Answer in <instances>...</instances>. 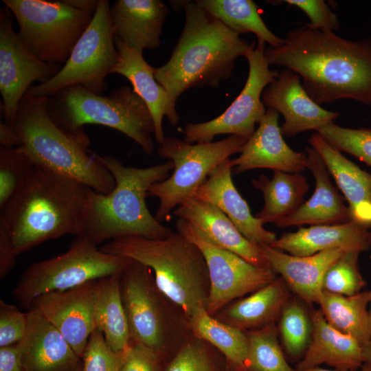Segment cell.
Returning <instances> with one entry per match:
<instances>
[{
    "label": "cell",
    "mask_w": 371,
    "mask_h": 371,
    "mask_svg": "<svg viewBox=\"0 0 371 371\" xmlns=\"http://www.w3.org/2000/svg\"><path fill=\"white\" fill-rule=\"evenodd\" d=\"M48 97L27 93L19 105L12 124L19 133L20 148L35 166L78 181L98 193L115 186L111 173L89 154V138L73 135L58 126L47 111Z\"/></svg>",
    "instance_id": "5b68a950"
},
{
    "label": "cell",
    "mask_w": 371,
    "mask_h": 371,
    "mask_svg": "<svg viewBox=\"0 0 371 371\" xmlns=\"http://www.w3.org/2000/svg\"><path fill=\"white\" fill-rule=\"evenodd\" d=\"M161 355L153 349L131 343L120 371H159Z\"/></svg>",
    "instance_id": "ee69618b"
},
{
    "label": "cell",
    "mask_w": 371,
    "mask_h": 371,
    "mask_svg": "<svg viewBox=\"0 0 371 371\" xmlns=\"http://www.w3.org/2000/svg\"><path fill=\"white\" fill-rule=\"evenodd\" d=\"M120 274L102 278L98 294L94 322L113 351L127 350L131 345L126 315L120 292Z\"/></svg>",
    "instance_id": "1f68e13d"
},
{
    "label": "cell",
    "mask_w": 371,
    "mask_h": 371,
    "mask_svg": "<svg viewBox=\"0 0 371 371\" xmlns=\"http://www.w3.org/2000/svg\"><path fill=\"white\" fill-rule=\"evenodd\" d=\"M47 111L58 126L73 135L88 138L84 125L105 126L132 139L146 155L153 153V116L128 86L117 88L108 95L96 94L81 85L67 87L48 97Z\"/></svg>",
    "instance_id": "52a82bcc"
},
{
    "label": "cell",
    "mask_w": 371,
    "mask_h": 371,
    "mask_svg": "<svg viewBox=\"0 0 371 371\" xmlns=\"http://www.w3.org/2000/svg\"><path fill=\"white\" fill-rule=\"evenodd\" d=\"M67 4L71 6L82 10L83 12H89L91 14H95L100 0H64Z\"/></svg>",
    "instance_id": "c3c4849f"
},
{
    "label": "cell",
    "mask_w": 371,
    "mask_h": 371,
    "mask_svg": "<svg viewBox=\"0 0 371 371\" xmlns=\"http://www.w3.org/2000/svg\"><path fill=\"white\" fill-rule=\"evenodd\" d=\"M269 245L297 256H312L335 248L361 253L371 247V233L353 221L341 225H316L284 233Z\"/></svg>",
    "instance_id": "d4e9b609"
},
{
    "label": "cell",
    "mask_w": 371,
    "mask_h": 371,
    "mask_svg": "<svg viewBox=\"0 0 371 371\" xmlns=\"http://www.w3.org/2000/svg\"><path fill=\"white\" fill-rule=\"evenodd\" d=\"M35 164L20 147L0 146V210L23 187Z\"/></svg>",
    "instance_id": "d590c367"
},
{
    "label": "cell",
    "mask_w": 371,
    "mask_h": 371,
    "mask_svg": "<svg viewBox=\"0 0 371 371\" xmlns=\"http://www.w3.org/2000/svg\"><path fill=\"white\" fill-rule=\"evenodd\" d=\"M363 356L365 363L371 367V341L370 343L363 348Z\"/></svg>",
    "instance_id": "681fc988"
},
{
    "label": "cell",
    "mask_w": 371,
    "mask_h": 371,
    "mask_svg": "<svg viewBox=\"0 0 371 371\" xmlns=\"http://www.w3.org/2000/svg\"><path fill=\"white\" fill-rule=\"evenodd\" d=\"M370 233H371V231H370Z\"/></svg>",
    "instance_id": "9f6ffc18"
},
{
    "label": "cell",
    "mask_w": 371,
    "mask_h": 371,
    "mask_svg": "<svg viewBox=\"0 0 371 371\" xmlns=\"http://www.w3.org/2000/svg\"><path fill=\"white\" fill-rule=\"evenodd\" d=\"M370 107H371V104H370Z\"/></svg>",
    "instance_id": "11a10c76"
},
{
    "label": "cell",
    "mask_w": 371,
    "mask_h": 371,
    "mask_svg": "<svg viewBox=\"0 0 371 371\" xmlns=\"http://www.w3.org/2000/svg\"><path fill=\"white\" fill-rule=\"evenodd\" d=\"M269 65L297 74L319 105L340 99L371 104V36L348 40L307 24L291 30L278 47L265 52Z\"/></svg>",
    "instance_id": "6da1fadb"
},
{
    "label": "cell",
    "mask_w": 371,
    "mask_h": 371,
    "mask_svg": "<svg viewBox=\"0 0 371 371\" xmlns=\"http://www.w3.org/2000/svg\"><path fill=\"white\" fill-rule=\"evenodd\" d=\"M273 270L278 272L291 290L309 304L319 303L324 276L346 251L335 248L312 256H297L260 245Z\"/></svg>",
    "instance_id": "484cf974"
},
{
    "label": "cell",
    "mask_w": 371,
    "mask_h": 371,
    "mask_svg": "<svg viewBox=\"0 0 371 371\" xmlns=\"http://www.w3.org/2000/svg\"><path fill=\"white\" fill-rule=\"evenodd\" d=\"M177 232L194 244L205 258L210 289L205 309L213 315L229 302L254 293L275 280L272 269L256 267L205 239L188 222L178 218Z\"/></svg>",
    "instance_id": "4fadbf2b"
},
{
    "label": "cell",
    "mask_w": 371,
    "mask_h": 371,
    "mask_svg": "<svg viewBox=\"0 0 371 371\" xmlns=\"http://www.w3.org/2000/svg\"><path fill=\"white\" fill-rule=\"evenodd\" d=\"M247 139L232 135L218 142L192 144L177 137H165L157 154L173 162L174 171L166 180L148 189V196L159 200L155 218L159 222L168 221L171 211L193 198L209 175L229 157L240 152Z\"/></svg>",
    "instance_id": "9c48e42d"
},
{
    "label": "cell",
    "mask_w": 371,
    "mask_h": 371,
    "mask_svg": "<svg viewBox=\"0 0 371 371\" xmlns=\"http://www.w3.org/2000/svg\"><path fill=\"white\" fill-rule=\"evenodd\" d=\"M251 183L263 194L264 206L255 215L263 225L276 223L293 214L304 203L309 188L306 178L300 172L280 170H273L271 179L262 175L254 179Z\"/></svg>",
    "instance_id": "f1b7e54d"
},
{
    "label": "cell",
    "mask_w": 371,
    "mask_h": 371,
    "mask_svg": "<svg viewBox=\"0 0 371 371\" xmlns=\"http://www.w3.org/2000/svg\"><path fill=\"white\" fill-rule=\"evenodd\" d=\"M16 254L5 227L0 223V278H5L14 267Z\"/></svg>",
    "instance_id": "f6af8a7d"
},
{
    "label": "cell",
    "mask_w": 371,
    "mask_h": 371,
    "mask_svg": "<svg viewBox=\"0 0 371 371\" xmlns=\"http://www.w3.org/2000/svg\"><path fill=\"white\" fill-rule=\"evenodd\" d=\"M287 297L282 281L275 279L225 309L221 321L241 330L262 328L274 323L286 305Z\"/></svg>",
    "instance_id": "4dcf8cb0"
},
{
    "label": "cell",
    "mask_w": 371,
    "mask_h": 371,
    "mask_svg": "<svg viewBox=\"0 0 371 371\" xmlns=\"http://www.w3.org/2000/svg\"><path fill=\"white\" fill-rule=\"evenodd\" d=\"M311 331V325L304 308L295 302L286 304L281 312L280 332L289 355L296 357L306 351Z\"/></svg>",
    "instance_id": "74e56055"
},
{
    "label": "cell",
    "mask_w": 371,
    "mask_h": 371,
    "mask_svg": "<svg viewBox=\"0 0 371 371\" xmlns=\"http://www.w3.org/2000/svg\"><path fill=\"white\" fill-rule=\"evenodd\" d=\"M165 371H212V367L203 344L192 341L180 349Z\"/></svg>",
    "instance_id": "b9f144b4"
},
{
    "label": "cell",
    "mask_w": 371,
    "mask_h": 371,
    "mask_svg": "<svg viewBox=\"0 0 371 371\" xmlns=\"http://www.w3.org/2000/svg\"><path fill=\"white\" fill-rule=\"evenodd\" d=\"M247 337V371H296L285 360L278 344L274 323L251 331Z\"/></svg>",
    "instance_id": "e575fe53"
},
{
    "label": "cell",
    "mask_w": 371,
    "mask_h": 371,
    "mask_svg": "<svg viewBox=\"0 0 371 371\" xmlns=\"http://www.w3.org/2000/svg\"><path fill=\"white\" fill-rule=\"evenodd\" d=\"M266 43L258 40L256 47L245 55L249 74L245 85L232 103L219 116L201 123H188L181 130L188 143L211 142L220 134H231L249 139L255 131V124L261 122L267 109L262 101L265 89L278 75L269 69L265 52Z\"/></svg>",
    "instance_id": "7c38bea8"
},
{
    "label": "cell",
    "mask_w": 371,
    "mask_h": 371,
    "mask_svg": "<svg viewBox=\"0 0 371 371\" xmlns=\"http://www.w3.org/2000/svg\"><path fill=\"white\" fill-rule=\"evenodd\" d=\"M296 371H342V370H326V369H322V368L315 367V368H310V369H307V370H296ZM360 371H363L362 369H361Z\"/></svg>",
    "instance_id": "f907efd6"
},
{
    "label": "cell",
    "mask_w": 371,
    "mask_h": 371,
    "mask_svg": "<svg viewBox=\"0 0 371 371\" xmlns=\"http://www.w3.org/2000/svg\"><path fill=\"white\" fill-rule=\"evenodd\" d=\"M174 214L191 224L209 243L231 251L261 268L272 269L260 245L247 239L216 205L188 199L174 210Z\"/></svg>",
    "instance_id": "d6986e66"
},
{
    "label": "cell",
    "mask_w": 371,
    "mask_h": 371,
    "mask_svg": "<svg viewBox=\"0 0 371 371\" xmlns=\"http://www.w3.org/2000/svg\"><path fill=\"white\" fill-rule=\"evenodd\" d=\"M127 350L113 351L107 346L102 333L95 329L82 358V371H120Z\"/></svg>",
    "instance_id": "ab89813d"
},
{
    "label": "cell",
    "mask_w": 371,
    "mask_h": 371,
    "mask_svg": "<svg viewBox=\"0 0 371 371\" xmlns=\"http://www.w3.org/2000/svg\"><path fill=\"white\" fill-rule=\"evenodd\" d=\"M179 3L185 11L183 30L168 61L154 68L157 81L176 100L190 88L218 87L231 76L236 58L255 46L196 1Z\"/></svg>",
    "instance_id": "3957f363"
},
{
    "label": "cell",
    "mask_w": 371,
    "mask_h": 371,
    "mask_svg": "<svg viewBox=\"0 0 371 371\" xmlns=\"http://www.w3.org/2000/svg\"><path fill=\"white\" fill-rule=\"evenodd\" d=\"M311 339L296 370H303L324 363L342 371H356L365 363L363 348L326 320L321 310L311 313Z\"/></svg>",
    "instance_id": "83f0119b"
},
{
    "label": "cell",
    "mask_w": 371,
    "mask_h": 371,
    "mask_svg": "<svg viewBox=\"0 0 371 371\" xmlns=\"http://www.w3.org/2000/svg\"><path fill=\"white\" fill-rule=\"evenodd\" d=\"M317 133L339 151L371 166V128H351L331 123L320 128Z\"/></svg>",
    "instance_id": "f35d334b"
},
{
    "label": "cell",
    "mask_w": 371,
    "mask_h": 371,
    "mask_svg": "<svg viewBox=\"0 0 371 371\" xmlns=\"http://www.w3.org/2000/svg\"><path fill=\"white\" fill-rule=\"evenodd\" d=\"M370 259H371V256H370ZM370 302H371V300H370ZM370 318H371V306H370Z\"/></svg>",
    "instance_id": "db71d44e"
},
{
    "label": "cell",
    "mask_w": 371,
    "mask_h": 371,
    "mask_svg": "<svg viewBox=\"0 0 371 371\" xmlns=\"http://www.w3.org/2000/svg\"><path fill=\"white\" fill-rule=\"evenodd\" d=\"M114 41L118 58L112 73L127 78L134 92L146 104L154 121V137L160 145L165 138L164 117L166 116L172 125H177L179 122L177 100L157 81L154 67L146 62L142 53L127 47L117 38H114Z\"/></svg>",
    "instance_id": "44dd1931"
},
{
    "label": "cell",
    "mask_w": 371,
    "mask_h": 371,
    "mask_svg": "<svg viewBox=\"0 0 371 371\" xmlns=\"http://www.w3.org/2000/svg\"><path fill=\"white\" fill-rule=\"evenodd\" d=\"M240 153L239 157L232 159L235 174L257 168L294 173L306 168V153L296 152L287 145L278 125V113L271 109H267Z\"/></svg>",
    "instance_id": "ac0fdd59"
},
{
    "label": "cell",
    "mask_w": 371,
    "mask_h": 371,
    "mask_svg": "<svg viewBox=\"0 0 371 371\" xmlns=\"http://www.w3.org/2000/svg\"><path fill=\"white\" fill-rule=\"evenodd\" d=\"M13 14L0 9V93L4 122L12 124L21 100L34 82L44 83L55 76L60 65L37 58L13 29Z\"/></svg>",
    "instance_id": "5bb4252c"
},
{
    "label": "cell",
    "mask_w": 371,
    "mask_h": 371,
    "mask_svg": "<svg viewBox=\"0 0 371 371\" xmlns=\"http://www.w3.org/2000/svg\"><path fill=\"white\" fill-rule=\"evenodd\" d=\"M370 300L371 291L345 296L323 290L318 304L331 326L353 337L364 348L371 341V318L367 311Z\"/></svg>",
    "instance_id": "f546056e"
},
{
    "label": "cell",
    "mask_w": 371,
    "mask_h": 371,
    "mask_svg": "<svg viewBox=\"0 0 371 371\" xmlns=\"http://www.w3.org/2000/svg\"><path fill=\"white\" fill-rule=\"evenodd\" d=\"M0 371H23L16 344L0 348Z\"/></svg>",
    "instance_id": "bcb514c9"
},
{
    "label": "cell",
    "mask_w": 371,
    "mask_h": 371,
    "mask_svg": "<svg viewBox=\"0 0 371 371\" xmlns=\"http://www.w3.org/2000/svg\"><path fill=\"white\" fill-rule=\"evenodd\" d=\"M196 3L231 30L254 33L257 40L278 47L284 39L274 34L262 19L257 5L251 0H196Z\"/></svg>",
    "instance_id": "836d02e7"
},
{
    "label": "cell",
    "mask_w": 371,
    "mask_h": 371,
    "mask_svg": "<svg viewBox=\"0 0 371 371\" xmlns=\"http://www.w3.org/2000/svg\"><path fill=\"white\" fill-rule=\"evenodd\" d=\"M95 156L113 175L115 186L108 194L89 189L79 236L98 245L127 236L160 239L172 234L169 227L151 214L146 198L152 185L169 177L173 162L168 160L147 168H135L124 166L112 156Z\"/></svg>",
    "instance_id": "277c9868"
},
{
    "label": "cell",
    "mask_w": 371,
    "mask_h": 371,
    "mask_svg": "<svg viewBox=\"0 0 371 371\" xmlns=\"http://www.w3.org/2000/svg\"><path fill=\"white\" fill-rule=\"evenodd\" d=\"M308 143L319 155L348 203L352 220L371 227V174L345 157L318 133Z\"/></svg>",
    "instance_id": "4316f807"
},
{
    "label": "cell",
    "mask_w": 371,
    "mask_h": 371,
    "mask_svg": "<svg viewBox=\"0 0 371 371\" xmlns=\"http://www.w3.org/2000/svg\"><path fill=\"white\" fill-rule=\"evenodd\" d=\"M26 313V331L16 344L23 371H74L82 359L61 333L37 308Z\"/></svg>",
    "instance_id": "ffe728a7"
},
{
    "label": "cell",
    "mask_w": 371,
    "mask_h": 371,
    "mask_svg": "<svg viewBox=\"0 0 371 371\" xmlns=\"http://www.w3.org/2000/svg\"><path fill=\"white\" fill-rule=\"evenodd\" d=\"M0 144L1 146L8 148L20 147L21 146V136L12 124L1 121Z\"/></svg>",
    "instance_id": "7dc6e473"
},
{
    "label": "cell",
    "mask_w": 371,
    "mask_h": 371,
    "mask_svg": "<svg viewBox=\"0 0 371 371\" xmlns=\"http://www.w3.org/2000/svg\"><path fill=\"white\" fill-rule=\"evenodd\" d=\"M133 260L102 251L83 236H76L60 255L36 262L23 273L12 295L29 310L38 296L71 289L91 280L122 273Z\"/></svg>",
    "instance_id": "ba28073f"
},
{
    "label": "cell",
    "mask_w": 371,
    "mask_h": 371,
    "mask_svg": "<svg viewBox=\"0 0 371 371\" xmlns=\"http://www.w3.org/2000/svg\"><path fill=\"white\" fill-rule=\"evenodd\" d=\"M232 168V159L223 161L209 175L193 198L218 207L249 241L269 245L277 239L276 235L265 229L251 214L247 201L233 183Z\"/></svg>",
    "instance_id": "7402d4cb"
},
{
    "label": "cell",
    "mask_w": 371,
    "mask_h": 371,
    "mask_svg": "<svg viewBox=\"0 0 371 371\" xmlns=\"http://www.w3.org/2000/svg\"><path fill=\"white\" fill-rule=\"evenodd\" d=\"M89 188L35 166L16 195L1 211L16 255L53 239L82 234Z\"/></svg>",
    "instance_id": "7a4b0ae2"
},
{
    "label": "cell",
    "mask_w": 371,
    "mask_h": 371,
    "mask_svg": "<svg viewBox=\"0 0 371 371\" xmlns=\"http://www.w3.org/2000/svg\"><path fill=\"white\" fill-rule=\"evenodd\" d=\"M27 322V313L0 300V348L19 343L25 335Z\"/></svg>",
    "instance_id": "60d3db41"
},
{
    "label": "cell",
    "mask_w": 371,
    "mask_h": 371,
    "mask_svg": "<svg viewBox=\"0 0 371 371\" xmlns=\"http://www.w3.org/2000/svg\"><path fill=\"white\" fill-rule=\"evenodd\" d=\"M101 279L44 293L36 297L31 306L58 329L80 359L95 330L94 311Z\"/></svg>",
    "instance_id": "2e32d148"
},
{
    "label": "cell",
    "mask_w": 371,
    "mask_h": 371,
    "mask_svg": "<svg viewBox=\"0 0 371 371\" xmlns=\"http://www.w3.org/2000/svg\"><path fill=\"white\" fill-rule=\"evenodd\" d=\"M361 369L363 371H371V367L366 363H364L363 365V366L361 367Z\"/></svg>",
    "instance_id": "816d5d0a"
},
{
    "label": "cell",
    "mask_w": 371,
    "mask_h": 371,
    "mask_svg": "<svg viewBox=\"0 0 371 371\" xmlns=\"http://www.w3.org/2000/svg\"><path fill=\"white\" fill-rule=\"evenodd\" d=\"M100 249L141 263L154 273L159 293L179 306L188 319L205 308L210 282L199 249L181 234L152 239L137 236L114 238Z\"/></svg>",
    "instance_id": "8992f818"
},
{
    "label": "cell",
    "mask_w": 371,
    "mask_h": 371,
    "mask_svg": "<svg viewBox=\"0 0 371 371\" xmlns=\"http://www.w3.org/2000/svg\"><path fill=\"white\" fill-rule=\"evenodd\" d=\"M19 25L18 36L40 60L65 64L93 14L62 1L3 0Z\"/></svg>",
    "instance_id": "30bf717a"
},
{
    "label": "cell",
    "mask_w": 371,
    "mask_h": 371,
    "mask_svg": "<svg viewBox=\"0 0 371 371\" xmlns=\"http://www.w3.org/2000/svg\"><path fill=\"white\" fill-rule=\"evenodd\" d=\"M262 101L268 109L283 115L284 122L280 129L286 137L310 130L317 131L333 123L340 115L323 109L313 100L301 85L300 76L286 68L265 89Z\"/></svg>",
    "instance_id": "e0dca14e"
},
{
    "label": "cell",
    "mask_w": 371,
    "mask_h": 371,
    "mask_svg": "<svg viewBox=\"0 0 371 371\" xmlns=\"http://www.w3.org/2000/svg\"><path fill=\"white\" fill-rule=\"evenodd\" d=\"M306 168L315 179V189L311 198L293 214L275 224L279 227L304 225H341L352 221L350 208L329 179V172L317 152L311 146L305 148Z\"/></svg>",
    "instance_id": "cb8c5ba5"
},
{
    "label": "cell",
    "mask_w": 371,
    "mask_h": 371,
    "mask_svg": "<svg viewBox=\"0 0 371 371\" xmlns=\"http://www.w3.org/2000/svg\"><path fill=\"white\" fill-rule=\"evenodd\" d=\"M189 324L194 336L216 347L235 371H247L249 339L241 329L214 319L204 307L194 313Z\"/></svg>",
    "instance_id": "d6a6232c"
},
{
    "label": "cell",
    "mask_w": 371,
    "mask_h": 371,
    "mask_svg": "<svg viewBox=\"0 0 371 371\" xmlns=\"http://www.w3.org/2000/svg\"><path fill=\"white\" fill-rule=\"evenodd\" d=\"M283 1L302 10L310 19V23L307 25L312 29L334 32L340 26L337 15L331 11L324 1L285 0Z\"/></svg>",
    "instance_id": "7bdbcfd3"
},
{
    "label": "cell",
    "mask_w": 371,
    "mask_h": 371,
    "mask_svg": "<svg viewBox=\"0 0 371 371\" xmlns=\"http://www.w3.org/2000/svg\"><path fill=\"white\" fill-rule=\"evenodd\" d=\"M74 371H82V361L79 363V365L75 368Z\"/></svg>",
    "instance_id": "f5cc1de1"
},
{
    "label": "cell",
    "mask_w": 371,
    "mask_h": 371,
    "mask_svg": "<svg viewBox=\"0 0 371 371\" xmlns=\"http://www.w3.org/2000/svg\"><path fill=\"white\" fill-rule=\"evenodd\" d=\"M151 273L150 268L133 260L121 273L120 292L131 343L161 355L166 341V324Z\"/></svg>",
    "instance_id": "9a60e30c"
},
{
    "label": "cell",
    "mask_w": 371,
    "mask_h": 371,
    "mask_svg": "<svg viewBox=\"0 0 371 371\" xmlns=\"http://www.w3.org/2000/svg\"><path fill=\"white\" fill-rule=\"evenodd\" d=\"M359 254L357 251H346L337 260L324 276L322 289L345 296H352L360 293L366 282L359 269Z\"/></svg>",
    "instance_id": "8d00e7d4"
},
{
    "label": "cell",
    "mask_w": 371,
    "mask_h": 371,
    "mask_svg": "<svg viewBox=\"0 0 371 371\" xmlns=\"http://www.w3.org/2000/svg\"><path fill=\"white\" fill-rule=\"evenodd\" d=\"M118 58L107 0H100L92 21L74 46L59 72L48 81L32 86L27 93L49 97L72 85H81L102 95L108 88L106 77Z\"/></svg>",
    "instance_id": "8fae6325"
},
{
    "label": "cell",
    "mask_w": 371,
    "mask_h": 371,
    "mask_svg": "<svg viewBox=\"0 0 371 371\" xmlns=\"http://www.w3.org/2000/svg\"><path fill=\"white\" fill-rule=\"evenodd\" d=\"M168 12L160 0H117L110 7L114 38L141 53L156 49Z\"/></svg>",
    "instance_id": "603a6c76"
}]
</instances>
